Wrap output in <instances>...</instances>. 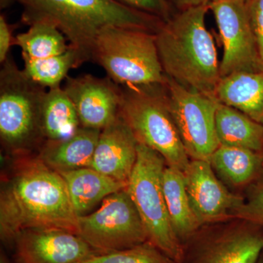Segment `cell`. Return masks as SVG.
I'll use <instances>...</instances> for the list:
<instances>
[{
  "label": "cell",
  "mask_w": 263,
  "mask_h": 263,
  "mask_svg": "<svg viewBox=\"0 0 263 263\" xmlns=\"http://www.w3.org/2000/svg\"><path fill=\"white\" fill-rule=\"evenodd\" d=\"M164 88L170 111L189 157L210 160L220 146L216 130L217 100L184 87L167 76Z\"/></svg>",
  "instance_id": "9"
},
{
  "label": "cell",
  "mask_w": 263,
  "mask_h": 263,
  "mask_svg": "<svg viewBox=\"0 0 263 263\" xmlns=\"http://www.w3.org/2000/svg\"><path fill=\"white\" fill-rule=\"evenodd\" d=\"M66 94L75 106L81 127L102 129L113 122L120 111L121 86L109 78L67 76Z\"/></svg>",
  "instance_id": "12"
},
{
  "label": "cell",
  "mask_w": 263,
  "mask_h": 263,
  "mask_svg": "<svg viewBox=\"0 0 263 263\" xmlns=\"http://www.w3.org/2000/svg\"><path fill=\"white\" fill-rule=\"evenodd\" d=\"M0 71V136L5 144L21 148L36 133L43 135L41 108L45 88L31 81L13 57L2 64Z\"/></svg>",
  "instance_id": "7"
},
{
  "label": "cell",
  "mask_w": 263,
  "mask_h": 263,
  "mask_svg": "<svg viewBox=\"0 0 263 263\" xmlns=\"http://www.w3.org/2000/svg\"><path fill=\"white\" fill-rule=\"evenodd\" d=\"M166 1H167V0H166ZM175 1H176V0H175Z\"/></svg>",
  "instance_id": "35"
},
{
  "label": "cell",
  "mask_w": 263,
  "mask_h": 263,
  "mask_svg": "<svg viewBox=\"0 0 263 263\" xmlns=\"http://www.w3.org/2000/svg\"><path fill=\"white\" fill-rule=\"evenodd\" d=\"M23 72L31 81L42 87H60L70 70L84 63L79 53L70 48L65 53L44 59H32L22 54Z\"/></svg>",
  "instance_id": "23"
},
{
  "label": "cell",
  "mask_w": 263,
  "mask_h": 263,
  "mask_svg": "<svg viewBox=\"0 0 263 263\" xmlns=\"http://www.w3.org/2000/svg\"><path fill=\"white\" fill-rule=\"evenodd\" d=\"M91 61L103 68L107 77L120 86H154L166 81L156 33L105 27L95 40Z\"/></svg>",
  "instance_id": "4"
},
{
  "label": "cell",
  "mask_w": 263,
  "mask_h": 263,
  "mask_svg": "<svg viewBox=\"0 0 263 263\" xmlns=\"http://www.w3.org/2000/svg\"><path fill=\"white\" fill-rule=\"evenodd\" d=\"M78 235L100 254L148 241L146 228L126 189L109 195L95 212L79 216Z\"/></svg>",
  "instance_id": "8"
},
{
  "label": "cell",
  "mask_w": 263,
  "mask_h": 263,
  "mask_svg": "<svg viewBox=\"0 0 263 263\" xmlns=\"http://www.w3.org/2000/svg\"><path fill=\"white\" fill-rule=\"evenodd\" d=\"M214 98L263 125V70L221 78Z\"/></svg>",
  "instance_id": "16"
},
{
  "label": "cell",
  "mask_w": 263,
  "mask_h": 263,
  "mask_svg": "<svg viewBox=\"0 0 263 263\" xmlns=\"http://www.w3.org/2000/svg\"><path fill=\"white\" fill-rule=\"evenodd\" d=\"M257 263H263V252H262V254H261L260 257H259Z\"/></svg>",
  "instance_id": "32"
},
{
  "label": "cell",
  "mask_w": 263,
  "mask_h": 263,
  "mask_svg": "<svg viewBox=\"0 0 263 263\" xmlns=\"http://www.w3.org/2000/svg\"><path fill=\"white\" fill-rule=\"evenodd\" d=\"M162 188L173 229L181 243H185L196 234L201 224L192 207L183 171L165 166Z\"/></svg>",
  "instance_id": "19"
},
{
  "label": "cell",
  "mask_w": 263,
  "mask_h": 263,
  "mask_svg": "<svg viewBox=\"0 0 263 263\" xmlns=\"http://www.w3.org/2000/svg\"><path fill=\"white\" fill-rule=\"evenodd\" d=\"M213 170L209 161L192 160L183 172L192 207L201 226L233 217L245 200L230 193Z\"/></svg>",
  "instance_id": "14"
},
{
  "label": "cell",
  "mask_w": 263,
  "mask_h": 263,
  "mask_svg": "<svg viewBox=\"0 0 263 263\" xmlns=\"http://www.w3.org/2000/svg\"><path fill=\"white\" fill-rule=\"evenodd\" d=\"M60 174L65 180L72 206L79 216L85 215L109 195L127 186V183L118 181L90 167Z\"/></svg>",
  "instance_id": "17"
},
{
  "label": "cell",
  "mask_w": 263,
  "mask_h": 263,
  "mask_svg": "<svg viewBox=\"0 0 263 263\" xmlns=\"http://www.w3.org/2000/svg\"><path fill=\"white\" fill-rule=\"evenodd\" d=\"M215 17L223 47L221 78L240 72L262 70L247 3L218 0L209 5Z\"/></svg>",
  "instance_id": "10"
},
{
  "label": "cell",
  "mask_w": 263,
  "mask_h": 263,
  "mask_svg": "<svg viewBox=\"0 0 263 263\" xmlns=\"http://www.w3.org/2000/svg\"><path fill=\"white\" fill-rule=\"evenodd\" d=\"M216 1L218 0H176V3L180 10H184L192 7L209 5Z\"/></svg>",
  "instance_id": "30"
},
{
  "label": "cell",
  "mask_w": 263,
  "mask_h": 263,
  "mask_svg": "<svg viewBox=\"0 0 263 263\" xmlns=\"http://www.w3.org/2000/svg\"><path fill=\"white\" fill-rule=\"evenodd\" d=\"M126 6L168 20L169 7L166 0H116Z\"/></svg>",
  "instance_id": "28"
},
{
  "label": "cell",
  "mask_w": 263,
  "mask_h": 263,
  "mask_svg": "<svg viewBox=\"0 0 263 263\" xmlns=\"http://www.w3.org/2000/svg\"><path fill=\"white\" fill-rule=\"evenodd\" d=\"M24 8L22 21L57 27L84 63L91 60L95 40L105 27L114 26L157 33L164 21L116 0H12Z\"/></svg>",
  "instance_id": "2"
},
{
  "label": "cell",
  "mask_w": 263,
  "mask_h": 263,
  "mask_svg": "<svg viewBox=\"0 0 263 263\" xmlns=\"http://www.w3.org/2000/svg\"><path fill=\"white\" fill-rule=\"evenodd\" d=\"M209 5L181 10L156 33L164 74L176 83L214 98L221 79L215 42L205 25Z\"/></svg>",
  "instance_id": "3"
},
{
  "label": "cell",
  "mask_w": 263,
  "mask_h": 263,
  "mask_svg": "<svg viewBox=\"0 0 263 263\" xmlns=\"http://www.w3.org/2000/svg\"><path fill=\"white\" fill-rule=\"evenodd\" d=\"M14 242L18 263H79L100 254L79 235L63 230H24Z\"/></svg>",
  "instance_id": "13"
},
{
  "label": "cell",
  "mask_w": 263,
  "mask_h": 263,
  "mask_svg": "<svg viewBox=\"0 0 263 263\" xmlns=\"http://www.w3.org/2000/svg\"><path fill=\"white\" fill-rule=\"evenodd\" d=\"M76 214L65 180L42 160L32 161L5 185L0 197V234L14 241L26 230L56 229L78 234Z\"/></svg>",
  "instance_id": "1"
},
{
  "label": "cell",
  "mask_w": 263,
  "mask_h": 263,
  "mask_svg": "<svg viewBox=\"0 0 263 263\" xmlns=\"http://www.w3.org/2000/svg\"><path fill=\"white\" fill-rule=\"evenodd\" d=\"M138 145L136 136L119 114L102 129L90 167L127 183L136 164Z\"/></svg>",
  "instance_id": "15"
},
{
  "label": "cell",
  "mask_w": 263,
  "mask_h": 263,
  "mask_svg": "<svg viewBox=\"0 0 263 263\" xmlns=\"http://www.w3.org/2000/svg\"><path fill=\"white\" fill-rule=\"evenodd\" d=\"M41 126L43 137L51 141L66 139L81 127L75 106L61 86L47 90L43 97Z\"/></svg>",
  "instance_id": "21"
},
{
  "label": "cell",
  "mask_w": 263,
  "mask_h": 263,
  "mask_svg": "<svg viewBox=\"0 0 263 263\" xmlns=\"http://www.w3.org/2000/svg\"><path fill=\"white\" fill-rule=\"evenodd\" d=\"M216 130L221 146L263 153V125L229 105L218 102Z\"/></svg>",
  "instance_id": "20"
},
{
  "label": "cell",
  "mask_w": 263,
  "mask_h": 263,
  "mask_svg": "<svg viewBox=\"0 0 263 263\" xmlns=\"http://www.w3.org/2000/svg\"><path fill=\"white\" fill-rule=\"evenodd\" d=\"M101 130L81 127L61 141H48L41 160L57 172L91 166Z\"/></svg>",
  "instance_id": "18"
},
{
  "label": "cell",
  "mask_w": 263,
  "mask_h": 263,
  "mask_svg": "<svg viewBox=\"0 0 263 263\" xmlns=\"http://www.w3.org/2000/svg\"><path fill=\"white\" fill-rule=\"evenodd\" d=\"M13 29L7 22L4 15L0 16V63H4L9 57L10 48L14 45Z\"/></svg>",
  "instance_id": "29"
},
{
  "label": "cell",
  "mask_w": 263,
  "mask_h": 263,
  "mask_svg": "<svg viewBox=\"0 0 263 263\" xmlns=\"http://www.w3.org/2000/svg\"><path fill=\"white\" fill-rule=\"evenodd\" d=\"M14 45L22 49V54L32 59L57 56L70 48L65 35L54 26L45 22L30 24L27 32L15 37Z\"/></svg>",
  "instance_id": "24"
},
{
  "label": "cell",
  "mask_w": 263,
  "mask_h": 263,
  "mask_svg": "<svg viewBox=\"0 0 263 263\" xmlns=\"http://www.w3.org/2000/svg\"><path fill=\"white\" fill-rule=\"evenodd\" d=\"M263 252V227L250 224L183 243L179 263H257Z\"/></svg>",
  "instance_id": "11"
},
{
  "label": "cell",
  "mask_w": 263,
  "mask_h": 263,
  "mask_svg": "<svg viewBox=\"0 0 263 263\" xmlns=\"http://www.w3.org/2000/svg\"><path fill=\"white\" fill-rule=\"evenodd\" d=\"M0 263H8V261L6 260L4 256H1V259H0Z\"/></svg>",
  "instance_id": "31"
},
{
  "label": "cell",
  "mask_w": 263,
  "mask_h": 263,
  "mask_svg": "<svg viewBox=\"0 0 263 263\" xmlns=\"http://www.w3.org/2000/svg\"><path fill=\"white\" fill-rule=\"evenodd\" d=\"M79 263H176L147 241L132 248L100 254Z\"/></svg>",
  "instance_id": "25"
},
{
  "label": "cell",
  "mask_w": 263,
  "mask_h": 263,
  "mask_svg": "<svg viewBox=\"0 0 263 263\" xmlns=\"http://www.w3.org/2000/svg\"><path fill=\"white\" fill-rule=\"evenodd\" d=\"M262 168H263V162H262Z\"/></svg>",
  "instance_id": "34"
},
{
  "label": "cell",
  "mask_w": 263,
  "mask_h": 263,
  "mask_svg": "<svg viewBox=\"0 0 263 263\" xmlns=\"http://www.w3.org/2000/svg\"><path fill=\"white\" fill-rule=\"evenodd\" d=\"M247 8L263 70V0H249Z\"/></svg>",
  "instance_id": "27"
},
{
  "label": "cell",
  "mask_w": 263,
  "mask_h": 263,
  "mask_svg": "<svg viewBox=\"0 0 263 263\" xmlns=\"http://www.w3.org/2000/svg\"><path fill=\"white\" fill-rule=\"evenodd\" d=\"M243 1H245V2H246V3H247V2H248V1H249V0H243Z\"/></svg>",
  "instance_id": "33"
},
{
  "label": "cell",
  "mask_w": 263,
  "mask_h": 263,
  "mask_svg": "<svg viewBox=\"0 0 263 263\" xmlns=\"http://www.w3.org/2000/svg\"><path fill=\"white\" fill-rule=\"evenodd\" d=\"M209 162L223 179L235 186L252 182L263 171L262 152L238 147L220 145Z\"/></svg>",
  "instance_id": "22"
},
{
  "label": "cell",
  "mask_w": 263,
  "mask_h": 263,
  "mask_svg": "<svg viewBox=\"0 0 263 263\" xmlns=\"http://www.w3.org/2000/svg\"><path fill=\"white\" fill-rule=\"evenodd\" d=\"M120 114L138 143L158 152L166 164L184 171L190 163L171 115L164 84L121 86Z\"/></svg>",
  "instance_id": "5"
},
{
  "label": "cell",
  "mask_w": 263,
  "mask_h": 263,
  "mask_svg": "<svg viewBox=\"0 0 263 263\" xmlns=\"http://www.w3.org/2000/svg\"><path fill=\"white\" fill-rule=\"evenodd\" d=\"M233 217L263 227V180L251 186L247 200L235 210Z\"/></svg>",
  "instance_id": "26"
},
{
  "label": "cell",
  "mask_w": 263,
  "mask_h": 263,
  "mask_svg": "<svg viewBox=\"0 0 263 263\" xmlns=\"http://www.w3.org/2000/svg\"><path fill=\"white\" fill-rule=\"evenodd\" d=\"M166 162L156 151L138 143L137 160L126 187L146 228L148 241L176 263L183 243L173 229L162 188Z\"/></svg>",
  "instance_id": "6"
}]
</instances>
